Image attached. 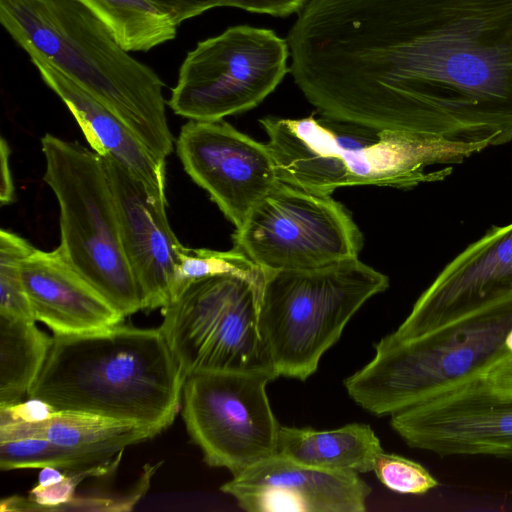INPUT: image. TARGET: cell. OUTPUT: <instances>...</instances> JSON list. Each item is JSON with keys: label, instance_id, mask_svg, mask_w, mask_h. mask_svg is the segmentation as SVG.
Returning <instances> with one entry per match:
<instances>
[{"label": "cell", "instance_id": "cell-1", "mask_svg": "<svg viewBox=\"0 0 512 512\" xmlns=\"http://www.w3.org/2000/svg\"><path fill=\"white\" fill-rule=\"evenodd\" d=\"M297 14L289 72L321 115L512 140V0H308Z\"/></svg>", "mask_w": 512, "mask_h": 512}, {"label": "cell", "instance_id": "cell-2", "mask_svg": "<svg viewBox=\"0 0 512 512\" xmlns=\"http://www.w3.org/2000/svg\"><path fill=\"white\" fill-rule=\"evenodd\" d=\"M184 380L160 328L121 323L84 334L53 335L27 396L57 410L134 422L159 434L181 408Z\"/></svg>", "mask_w": 512, "mask_h": 512}, {"label": "cell", "instance_id": "cell-3", "mask_svg": "<svg viewBox=\"0 0 512 512\" xmlns=\"http://www.w3.org/2000/svg\"><path fill=\"white\" fill-rule=\"evenodd\" d=\"M0 22L36 55L114 112L159 160L173 150L163 82L77 0H0Z\"/></svg>", "mask_w": 512, "mask_h": 512}, {"label": "cell", "instance_id": "cell-4", "mask_svg": "<svg viewBox=\"0 0 512 512\" xmlns=\"http://www.w3.org/2000/svg\"><path fill=\"white\" fill-rule=\"evenodd\" d=\"M321 116L259 120L278 179L320 195L347 186L411 189L442 181L452 173V166L432 172L427 168L461 164L489 147Z\"/></svg>", "mask_w": 512, "mask_h": 512}, {"label": "cell", "instance_id": "cell-5", "mask_svg": "<svg viewBox=\"0 0 512 512\" xmlns=\"http://www.w3.org/2000/svg\"><path fill=\"white\" fill-rule=\"evenodd\" d=\"M512 293L406 341L383 337L375 355L344 381L348 395L377 416L391 415L484 373L510 355Z\"/></svg>", "mask_w": 512, "mask_h": 512}, {"label": "cell", "instance_id": "cell-6", "mask_svg": "<svg viewBox=\"0 0 512 512\" xmlns=\"http://www.w3.org/2000/svg\"><path fill=\"white\" fill-rule=\"evenodd\" d=\"M388 277L358 258L312 269L265 271L259 329L278 377L305 381Z\"/></svg>", "mask_w": 512, "mask_h": 512}, {"label": "cell", "instance_id": "cell-7", "mask_svg": "<svg viewBox=\"0 0 512 512\" xmlns=\"http://www.w3.org/2000/svg\"><path fill=\"white\" fill-rule=\"evenodd\" d=\"M44 181L60 208L65 259L125 317L143 310L121 239L113 190L101 155L76 141L41 138Z\"/></svg>", "mask_w": 512, "mask_h": 512}, {"label": "cell", "instance_id": "cell-8", "mask_svg": "<svg viewBox=\"0 0 512 512\" xmlns=\"http://www.w3.org/2000/svg\"><path fill=\"white\" fill-rule=\"evenodd\" d=\"M261 291L241 276L214 275L190 283L161 308L159 328L185 377L201 371L276 374L259 329Z\"/></svg>", "mask_w": 512, "mask_h": 512}, {"label": "cell", "instance_id": "cell-9", "mask_svg": "<svg viewBox=\"0 0 512 512\" xmlns=\"http://www.w3.org/2000/svg\"><path fill=\"white\" fill-rule=\"evenodd\" d=\"M287 39L232 26L197 43L179 69L168 105L189 120L218 121L258 106L289 72Z\"/></svg>", "mask_w": 512, "mask_h": 512}, {"label": "cell", "instance_id": "cell-10", "mask_svg": "<svg viewBox=\"0 0 512 512\" xmlns=\"http://www.w3.org/2000/svg\"><path fill=\"white\" fill-rule=\"evenodd\" d=\"M264 271L312 269L358 258L363 234L331 197L278 181L232 235Z\"/></svg>", "mask_w": 512, "mask_h": 512}, {"label": "cell", "instance_id": "cell-11", "mask_svg": "<svg viewBox=\"0 0 512 512\" xmlns=\"http://www.w3.org/2000/svg\"><path fill=\"white\" fill-rule=\"evenodd\" d=\"M269 372L201 371L185 377L182 416L211 467L237 475L276 455L279 425L269 402Z\"/></svg>", "mask_w": 512, "mask_h": 512}, {"label": "cell", "instance_id": "cell-12", "mask_svg": "<svg viewBox=\"0 0 512 512\" xmlns=\"http://www.w3.org/2000/svg\"><path fill=\"white\" fill-rule=\"evenodd\" d=\"M412 448L441 457L485 455L512 461V393L481 374L390 415Z\"/></svg>", "mask_w": 512, "mask_h": 512}, {"label": "cell", "instance_id": "cell-13", "mask_svg": "<svg viewBox=\"0 0 512 512\" xmlns=\"http://www.w3.org/2000/svg\"><path fill=\"white\" fill-rule=\"evenodd\" d=\"M176 150L186 173L235 229L279 181L267 143L224 120H189L180 130Z\"/></svg>", "mask_w": 512, "mask_h": 512}, {"label": "cell", "instance_id": "cell-14", "mask_svg": "<svg viewBox=\"0 0 512 512\" xmlns=\"http://www.w3.org/2000/svg\"><path fill=\"white\" fill-rule=\"evenodd\" d=\"M512 293V223L493 226L438 274L392 341L422 336Z\"/></svg>", "mask_w": 512, "mask_h": 512}, {"label": "cell", "instance_id": "cell-15", "mask_svg": "<svg viewBox=\"0 0 512 512\" xmlns=\"http://www.w3.org/2000/svg\"><path fill=\"white\" fill-rule=\"evenodd\" d=\"M220 490L248 512H364L372 491L356 472L310 467L277 455L234 475Z\"/></svg>", "mask_w": 512, "mask_h": 512}, {"label": "cell", "instance_id": "cell-16", "mask_svg": "<svg viewBox=\"0 0 512 512\" xmlns=\"http://www.w3.org/2000/svg\"><path fill=\"white\" fill-rule=\"evenodd\" d=\"M113 190L123 248L138 284L143 310L163 308L172 299L177 251L166 202L153 197L129 169L102 156Z\"/></svg>", "mask_w": 512, "mask_h": 512}, {"label": "cell", "instance_id": "cell-17", "mask_svg": "<svg viewBox=\"0 0 512 512\" xmlns=\"http://www.w3.org/2000/svg\"><path fill=\"white\" fill-rule=\"evenodd\" d=\"M36 321L54 336L78 335L123 323L125 316L57 248L34 249L20 265Z\"/></svg>", "mask_w": 512, "mask_h": 512}, {"label": "cell", "instance_id": "cell-18", "mask_svg": "<svg viewBox=\"0 0 512 512\" xmlns=\"http://www.w3.org/2000/svg\"><path fill=\"white\" fill-rule=\"evenodd\" d=\"M47 86L70 110L92 150L112 156L155 198L166 202L165 161L157 159L108 107L43 58L30 55Z\"/></svg>", "mask_w": 512, "mask_h": 512}, {"label": "cell", "instance_id": "cell-19", "mask_svg": "<svg viewBox=\"0 0 512 512\" xmlns=\"http://www.w3.org/2000/svg\"><path fill=\"white\" fill-rule=\"evenodd\" d=\"M158 435L146 426L98 414L57 410L47 421L0 422V441L23 437H44L74 452L101 460H114L130 445Z\"/></svg>", "mask_w": 512, "mask_h": 512}, {"label": "cell", "instance_id": "cell-20", "mask_svg": "<svg viewBox=\"0 0 512 512\" xmlns=\"http://www.w3.org/2000/svg\"><path fill=\"white\" fill-rule=\"evenodd\" d=\"M383 451L368 424L352 423L331 430L280 426L276 455L294 462L328 470L368 473Z\"/></svg>", "mask_w": 512, "mask_h": 512}, {"label": "cell", "instance_id": "cell-21", "mask_svg": "<svg viewBox=\"0 0 512 512\" xmlns=\"http://www.w3.org/2000/svg\"><path fill=\"white\" fill-rule=\"evenodd\" d=\"M35 322L0 315V405L22 401L44 366L53 337Z\"/></svg>", "mask_w": 512, "mask_h": 512}, {"label": "cell", "instance_id": "cell-22", "mask_svg": "<svg viewBox=\"0 0 512 512\" xmlns=\"http://www.w3.org/2000/svg\"><path fill=\"white\" fill-rule=\"evenodd\" d=\"M129 52H145L173 40L177 25L149 0H77Z\"/></svg>", "mask_w": 512, "mask_h": 512}, {"label": "cell", "instance_id": "cell-23", "mask_svg": "<svg viewBox=\"0 0 512 512\" xmlns=\"http://www.w3.org/2000/svg\"><path fill=\"white\" fill-rule=\"evenodd\" d=\"M119 457L106 461L59 446L44 437H23L0 441V469L42 468L53 466L66 474L99 476L116 466Z\"/></svg>", "mask_w": 512, "mask_h": 512}, {"label": "cell", "instance_id": "cell-24", "mask_svg": "<svg viewBox=\"0 0 512 512\" xmlns=\"http://www.w3.org/2000/svg\"><path fill=\"white\" fill-rule=\"evenodd\" d=\"M221 274L241 276L253 282L261 290L265 281V271L245 253L234 247L228 251H216L206 248H188L181 244L177 251L171 301L190 283Z\"/></svg>", "mask_w": 512, "mask_h": 512}, {"label": "cell", "instance_id": "cell-25", "mask_svg": "<svg viewBox=\"0 0 512 512\" xmlns=\"http://www.w3.org/2000/svg\"><path fill=\"white\" fill-rule=\"evenodd\" d=\"M35 248L19 235L0 231V315L36 321L26 293L20 265Z\"/></svg>", "mask_w": 512, "mask_h": 512}, {"label": "cell", "instance_id": "cell-26", "mask_svg": "<svg viewBox=\"0 0 512 512\" xmlns=\"http://www.w3.org/2000/svg\"><path fill=\"white\" fill-rule=\"evenodd\" d=\"M372 471L385 487L400 494L422 495L438 485L420 463L384 451L375 457Z\"/></svg>", "mask_w": 512, "mask_h": 512}, {"label": "cell", "instance_id": "cell-27", "mask_svg": "<svg viewBox=\"0 0 512 512\" xmlns=\"http://www.w3.org/2000/svg\"><path fill=\"white\" fill-rule=\"evenodd\" d=\"M57 409L47 401L28 397L12 405H0V422L21 421L25 423H41L49 420Z\"/></svg>", "mask_w": 512, "mask_h": 512}, {"label": "cell", "instance_id": "cell-28", "mask_svg": "<svg viewBox=\"0 0 512 512\" xmlns=\"http://www.w3.org/2000/svg\"><path fill=\"white\" fill-rule=\"evenodd\" d=\"M308 0H215L217 7H234L274 17L298 13Z\"/></svg>", "mask_w": 512, "mask_h": 512}, {"label": "cell", "instance_id": "cell-29", "mask_svg": "<svg viewBox=\"0 0 512 512\" xmlns=\"http://www.w3.org/2000/svg\"><path fill=\"white\" fill-rule=\"evenodd\" d=\"M177 26L182 22L216 8L215 0H149Z\"/></svg>", "mask_w": 512, "mask_h": 512}, {"label": "cell", "instance_id": "cell-30", "mask_svg": "<svg viewBox=\"0 0 512 512\" xmlns=\"http://www.w3.org/2000/svg\"><path fill=\"white\" fill-rule=\"evenodd\" d=\"M481 375L493 386L512 393V356L503 357Z\"/></svg>", "mask_w": 512, "mask_h": 512}, {"label": "cell", "instance_id": "cell-31", "mask_svg": "<svg viewBox=\"0 0 512 512\" xmlns=\"http://www.w3.org/2000/svg\"><path fill=\"white\" fill-rule=\"evenodd\" d=\"M9 146L4 138H1L0 144V200L1 204H9L14 199V184L12 181L9 166Z\"/></svg>", "mask_w": 512, "mask_h": 512}, {"label": "cell", "instance_id": "cell-32", "mask_svg": "<svg viewBox=\"0 0 512 512\" xmlns=\"http://www.w3.org/2000/svg\"><path fill=\"white\" fill-rule=\"evenodd\" d=\"M67 474L59 468L53 466H45L40 468L38 474V487H47L61 482Z\"/></svg>", "mask_w": 512, "mask_h": 512}, {"label": "cell", "instance_id": "cell-33", "mask_svg": "<svg viewBox=\"0 0 512 512\" xmlns=\"http://www.w3.org/2000/svg\"><path fill=\"white\" fill-rule=\"evenodd\" d=\"M504 345L508 353L512 356V328L508 331L505 337Z\"/></svg>", "mask_w": 512, "mask_h": 512}]
</instances>
